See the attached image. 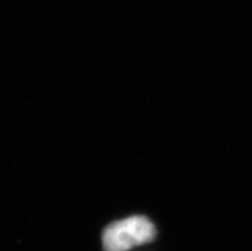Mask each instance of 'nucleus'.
Returning <instances> with one entry per match:
<instances>
[{
  "mask_svg": "<svg viewBox=\"0 0 252 251\" xmlns=\"http://www.w3.org/2000/svg\"><path fill=\"white\" fill-rule=\"evenodd\" d=\"M155 227L145 216H129L108 226L102 233L105 251H128L153 241Z\"/></svg>",
  "mask_w": 252,
  "mask_h": 251,
  "instance_id": "1",
  "label": "nucleus"
}]
</instances>
